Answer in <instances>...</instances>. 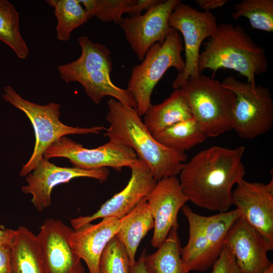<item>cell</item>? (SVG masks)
I'll return each mask as SVG.
<instances>
[{
  "label": "cell",
  "mask_w": 273,
  "mask_h": 273,
  "mask_svg": "<svg viewBox=\"0 0 273 273\" xmlns=\"http://www.w3.org/2000/svg\"><path fill=\"white\" fill-rule=\"evenodd\" d=\"M245 148L213 146L198 153L180 172L179 182L189 201L218 213L233 205V187L243 179Z\"/></svg>",
  "instance_id": "1"
},
{
  "label": "cell",
  "mask_w": 273,
  "mask_h": 273,
  "mask_svg": "<svg viewBox=\"0 0 273 273\" xmlns=\"http://www.w3.org/2000/svg\"><path fill=\"white\" fill-rule=\"evenodd\" d=\"M107 105L106 120L110 125L105 135L110 141L133 150L147 163L157 180L180 173L187 160L185 152L170 149L157 141L135 109L113 98Z\"/></svg>",
  "instance_id": "2"
},
{
  "label": "cell",
  "mask_w": 273,
  "mask_h": 273,
  "mask_svg": "<svg viewBox=\"0 0 273 273\" xmlns=\"http://www.w3.org/2000/svg\"><path fill=\"white\" fill-rule=\"evenodd\" d=\"M204 47L198 61L200 74L206 69L213 73L219 69H232L256 85L255 76L268 70L265 49L255 43L241 26L230 23L217 25Z\"/></svg>",
  "instance_id": "3"
},
{
  "label": "cell",
  "mask_w": 273,
  "mask_h": 273,
  "mask_svg": "<svg viewBox=\"0 0 273 273\" xmlns=\"http://www.w3.org/2000/svg\"><path fill=\"white\" fill-rule=\"evenodd\" d=\"M78 42L81 48L80 57L58 67L60 77L66 83H79L96 104H100L104 97L110 96L135 109L136 105L132 94L111 80L112 60L108 48L92 41L85 36L79 37Z\"/></svg>",
  "instance_id": "4"
},
{
  "label": "cell",
  "mask_w": 273,
  "mask_h": 273,
  "mask_svg": "<svg viewBox=\"0 0 273 273\" xmlns=\"http://www.w3.org/2000/svg\"><path fill=\"white\" fill-rule=\"evenodd\" d=\"M2 96L26 115L34 130V149L28 161L22 166L21 177L27 176L35 169L47 149L60 138L68 134H99L107 129L103 126L80 127L65 125L60 120V104L51 102L41 105L33 103L22 98L10 85L4 87Z\"/></svg>",
  "instance_id": "5"
},
{
  "label": "cell",
  "mask_w": 273,
  "mask_h": 273,
  "mask_svg": "<svg viewBox=\"0 0 273 273\" xmlns=\"http://www.w3.org/2000/svg\"><path fill=\"white\" fill-rule=\"evenodd\" d=\"M189 227L187 244L181 248L183 262L189 271L204 272L212 267L224 246L225 236L240 216L237 209L203 216L187 205L181 208Z\"/></svg>",
  "instance_id": "6"
},
{
  "label": "cell",
  "mask_w": 273,
  "mask_h": 273,
  "mask_svg": "<svg viewBox=\"0 0 273 273\" xmlns=\"http://www.w3.org/2000/svg\"><path fill=\"white\" fill-rule=\"evenodd\" d=\"M193 117L207 137H216L232 129L236 96L219 81L200 74L180 88Z\"/></svg>",
  "instance_id": "7"
},
{
  "label": "cell",
  "mask_w": 273,
  "mask_h": 273,
  "mask_svg": "<svg viewBox=\"0 0 273 273\" xmlns=\"http://www.w3.org/2000/svg\"><path fill=\"white\" fill-rule=\"evenodd\" d=\"M184 50L181 36L173 29L163 42L151 47L141 64L132 67L126 89L135 100V110L140 116L144 115L151 106L153 89L166 71L174 67L179 73L183 71Z\"/></svg>",
  "instance_id": "8"
},
{
  "label": "cell",
  "mask_w": 273,
  "mask_h": 273,
  "mask_svg": "<svg viewBox=\"0 0 273 273\" xmlns=\"http://www.w3.org/2000/svg\"><path fill=\"white\" fill-rule=\"evenodd\" d=\"M222 84L236 96L232 114V129L238 136L253 139L269 131L273 125V100L269 89L225 78Z\"/></svg>",
  "instance_id": "9"
},
{
  "label": "cell",
  "mask_w": 273,
  "mask_h": 273,
  "mask_svg": "<svg viewBox=\"0 0 273 273\" xmlns=\"http://www.w3.org/2000/svg\"><path fill=\"white\" fill-rule=\"evenodd\" d=\"M168 24L180 32L184 42L185 68L172 84L174 89H177L189 79L200 75L198 61L201 45L205 39L212 35L218 25L216 17L211 12L199 11L182 2L170 14Z\"/></svg>",
  "instance_id": "10"
},
{
  "label": "cell",
  "mask_w": 273,
  "mask_h": 273,
  "mask_svg": "<svg viewBox=\"0 0 273 273\" xmlns=\"http://www.w3.org/2000/svg\"><path fill=\"white\" fill-rule=\"evenodd\" d=\"M43 157L48 159L66 158L74 167L82 169L112 167L118 171L123 167L130 168L139 159L131 149L110 141L97 148L88 149L65 136L50 146Z\"/></svg>",
  "instance_id": "11"
},
{
  "label": "cell",
  "mask_w": 273,
  "mask_h": 273,
  "mask_svg": "<svg viewBox=\"0 0 273 273\" xmlns=\"http://www.w3.org/2000/svg\"><path fill=\"white\" fill-rule=\"evenodd\" d=\"M181 2L180 0L161 1L144 14L123 19L119 26L139 60H143L154 44L163 42L173 30L169 25V17Z\"/></svg>",
  "instance_id": "12"
},
{
  "label": "cell",
  "mask_w": 273,
  "mask_h": 273,
  "mask_svg": "<svg viewBox=\"0 0 273 273\" xmlns=\"http://www.w3.org/2000/svg\"><path fill=\"white\" fill-rule=\"evenodd\" d=\"M232 193V203L240 216L273 249V178L266 184L244 179Z\"/></svg>",
  "instance_id": "13"
},
{
  "label": "cell",
  "mask_w": 273,
  "mask_h": 273,
  "mask_svg": "<svg viewBox=\"0 0 273 273\" xmlns=\"http://www.w3.org/2000/svg\"><path fill=\"white\" fill-rule=\"evenodd\" d=\"M109 176L108 168L85 170L75 167H60L43 157L32 172L26 176L27 185L23 186L21 190L24 194L32 195L31 202L40 212L51 205V193L56 186L78 177L92 178L104 181Z\"/></svg>",
  "instance_id": "14"
},
{
  "label": "cell",
  "mask_w": 273,
  "mask_h": 273,
  "mask_svg": "<svg viewBox=\"0 0 273 273\" xmlns=\"http://www.w3.org/2000/svg\"><path fill=\"white\" fill-rule=\"evenodd\" d=\"M131 176L126 187L103 204L92 215L72 218L74 230L98 219L114 217L121 219L130 212L153 190L157 180L146 162L139 158L130 167Z\"/></svg>",
  "instance_id": "15"
},
{
  "label": "cell",
  "mask_w": 273,
  "mask_h": 273,
  "mask_svg": "<svg viewBox=\"0 0 273 273\" xmlns=\"http://www.w3.org/2000/svg\"><path fill=\"white\" fill-rule=\"evenodd\" d=\"M73 230L60 219L53 218L41 225L37 237L44 273H85L81 259L70 244Z\"/></svg>",
  "instance_id": "16"
},
{
  "label": "cell",
  "mask_w": 273,
  "mask_h": 273,
  "mask_svg": "<svg viewBox=\"0 0 273 273\" xmlns=\"http://www.w3.org/2000/svg\"><path fill=\"white\" fill-rule=\"evenodd\" d=\"M146 199L154 220L151 244L155 248H159L172 228L178 229V211L189 200L176 176L157 180Z\"/></svg>",
  "instance_id": "17"
},
{
  "label": "cell",
  "mask_w": 273,
  "mask_h": 273,
  "mask_svg": "<svg viewBox=\"0 0 273 273\" xmlns=\"http://www.w3.org/2000/svg\"><path fill=\"white\" fill-rule=\"evenodd\" d=\"M224 244L233 252L242 273H262L273 264L267 257L273 249L240 216L229 229Z\"/></svg>",
  "instance_id": "18"
},
{
  "label": "cell",
  "mask_w": 273,
  "mask_h": 273,
  "mask_svg": "<svg viewBox=\"0 0 273 273\" xmlns=\"http://www.w3.org/2000/svg\"><path fill=\"white\" fill-rule=\"evenodd\" d=\"M119 219L108 217L97 224H84L73 230L69 237L74 251L85 262L89 273H100L99 261L107 244L118 229Z\"/></svg>",
  "instance_id": "19"
},
{
  "label": "cell",
  "mask_w": 273,
  "mask_h": 273,
  "mask_svg": "<svg viewBox=\"0 0 273 273\" xmlns=\"http://www.w3.org/2000/svg\"><path fill=\"white\" fill-rule=\"evenodd\" d=\"M154 228V220L146 197L128 214L119 219L116 236L123 244L130 266L135 262V256L142 240Z\"/></svg>",
  "instance_id": "20"
},
{
  "label": "cell",
  "mask_w": 273,
  "mask_h": 273,
  "mask_svg": "<svg viewBox=\"0 0 273 273\" xmlns=\"http://www.w3.org/2000/svg\"><path fill=\"white\" fill-rule=\"evenodd\" d=\"M9 273H44L37 235L24 226L10 247Z\"/></svg>",
  "instance_id": "21"
},
{
  "label": "cell",
  "mask_w": 273,
  "mask_h": 273,
  "mask_svg": "<svg viewBox=\"0 0 273 273\" xmlns=\"http://www.w3.org/2000/svg\"><path fill=\"white\" fill-rule=\"evenodd\" d=\"M144 115L143 122L152 135L177 122L193 118L181 88L175 89L162 102L152 104Z\"/></svg>",
  "instance_id": "22"
},
{
  "label": "cell",
  "mask_w": 273,
  "mask_h": 273,
  "mask_svg": "<svg viewBox=\"0 0 273 273\" xmlns=\"http://www.w3.org/2000/svg\"><path fill=\"white\" fill-rule=\"evenodd\" d=\"M151 254L144 256L149 273H189L181 258L180 242L177 230L172 228L163 243Z\"/></svg>",
  "instance_id": "23"
},
{
  "label": "cell",
  "mask_w": 273,
  "mask_h": 273,
  "mask_svg": "<svg viewBox=\"0 0 273 273\" xmlns=\"http://www.w3.org/2000/svg\"><path fill=\"white\" fill-rule=\"evenodd\" d=\"M153 136L163 146L180 152H185L208 138L194 117L177 122Z\"/></svg>",
  "instance_id": "24"
},
{
  "label": "cell",
  "mask_w": 273,
  "mask_h": 273,
  "mask_svg": "<svg viewBox=\"0 0 273 273\" xmlns=\"http://www.w3.org/2000/svg\"><path fill=\"white\" fill-rule=\"evenodd\" d=\"M54 8L57 18V37L59 40L68 41L75 29L86 23L89 18L79 0H47Z\"/></svg>",
  "instance_id": "25"
},
{
  "label": "cell",
  "mask_w": 273,
  "mask_h": 273,
  "mask_svg": "<svg viewBox=\"0 0 273 273\" xmlns=\"http://www.w3.org/2000/svg\"><path fill=\"white\" fill-rule=\"evenodd\" d=\"M0 40L8 45L21 59L27 58L29 50L19 27V14L14 6L0 0Z\"/></svg>",
  "instance_id": "26"
},
{
  "label": "cell",
  "mask_w": 273,
  "mask_h": 273,
  "mask_svg": "<svg viewBox=\"0 0 273 273\" xmlns=\"http://www.w3.org/2000/svg\"><path fill=\"white\" fill-rule=\"evenodd\" d=\"M234 8V20L246 17L252 29L273 32V0H242Z\"/></svg>",
  "instance_id": "27"
},
{
  "label": "cell",
  "mask_w": 273,
  "mask_h": 273,
  "mask_svg": "<svg viewBox=\"0 0 273 273\" xmlns=\"http://www.w3.org/2000/svg\"><path fill=\"white\" fill-rule=\"evenodd\" d=\"M137 0H79L89 19L96 17L102 22L119 25L123 13H127Z\"/></svg>",
  "instance_id": "28"
},
{
  "label": "cell",
  "mask_w": 273,
  "mask_h": 273,
  "mask_svg": "<svg viewBox=\"0 0 273 273\" xmlns=\"http://www.w3.org/2000/svg\"><path fill=\"white\" fill-rule=\"evenodd\" d=\"M130 263L124 246L115 236L104 248L101 256L100 273H130Z\"/></svg>",
  "instance_id": "29"
},
{
  "label": "cell",
  "mask_w": 273,
  "mask_h": 273,
  "mask_svg": "<svg viewBox=\"0 0 273 273\" xmlns=\"http://www.w3.org/2000/svg\"><path fill=\"white\" fill-rule=\"evenodd\" d=\"M212 267L210 273H242L233 252L224 244Z\"/></svg>",
  "instance_id": "30"
},
{
  "label": "cell",
  "mask_w": 273,
  "mask_h": 273,
  "mask_svg": "<svg viewBox=\"0 0 273 273\" xmlns=\"http://www.w3.org/2000/svg\"><path fill=\"white\" fill-rule=\"evenodd\" d=\"M160 1V0H137L136 3L130 8L127 13L130 17L141 15L142 11H147Z\"/></svg>",
  "instance_id": "31"
},
{
  "label": "cell",
  "mask_w": 273,
  "mask_h": 273,
  "mask_svg": "<svg viewBox=\"0 0 273 273\" xmlns=\"http://www.w3.org/2000/svg\"><path fill=\"white\" fill-rule=\"evenodd\" d=\"M199 7L205 11L210 12V10L222 7L228 2V0H195Z\"/></svg>",
  "instance_id": "32"
},
{
  "label": "cell",
  "mask_w": 273,
  "mask_h": 273,
  "mask_svg": "<svg viewBox=\"0 0 273 273\" xmlns=\"http://www.w3.org/2000/svg\"><path fill=\"white\" fill-rule=\"evenodd\" d=\"M16 230L0 229V248H10L15 236Z\"/></svg>",
  "instance_id": "33"
},
{
  "label": "cell",
  "mask_w": 273,
  "mask_h": 273,
  "mask_svg": "<svg viewBox=\"0 0 273 273\" xmlns=\"http://www.w3.org/2000/svg\"><path fill=\"white\" fill-rule=\"evenodd\" d=\"M10 248H0V273H9Z\"/></svg>",
  "instance_id": "34"
},
{
  "label": "cell",
  "mask_w": 273,
  "mask_h": 273,
  "mask_svg": "<svg viewBox=\"0 0 273 273\" xmlns=\"http://www.w3.org/2000/svg\"><path fill=\"white\" fill-rule=\"evenodd\" d=\"M144 250L140 258L130 267V273H149L144 261V256L146 253Z\"/></svg>",
  "instance_id": "35"
},
{
  "label": "cell",
  "mask_w": 273,
  "mask_h": 273,
  "mask_svg": "<svg viewBox=\"0 0 273 273\" xmlns=\"http://www.w3.org/2000/svg\"><path fill=\"white\" fill-rule=\"evenodd\" d=\"M262 273H273V264Z\"/></svg>",
  "instance_id": "36"
}]
</instances>
